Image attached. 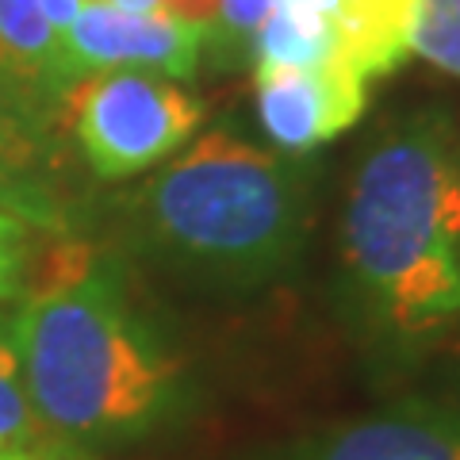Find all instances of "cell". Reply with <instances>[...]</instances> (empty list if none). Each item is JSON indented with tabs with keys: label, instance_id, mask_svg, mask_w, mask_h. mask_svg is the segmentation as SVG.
Masks as SVG:
<instances>
[{
	"label": "cell",
	"instance_id": "8",
	"mask_svg": "<svg viewBox=\"0 0 460 460\" xmlns=\"http://www.w3.org/2000/svg\"><path fill=\"white\" fill-rule=\"evenodd\" d=\"M0 208L31 230H66V204L54 181L50 119L0 84Z\"/></svg>",
	"mask_w": 460,
	"mask_h": 460
},
{
	"label": "cell",
	"instance_id": "6",
	"mask_svg": "<svg viewBox=\"0 0 460 460\" xmlns=\"http://www.w3.org/2000/svg\"><path fill=\"white\" fill-rule=\"evenodd\" d=\"M253 89L269 142L292 157L334 142L368 108V81L338 58L314 69H265L253 74Z\"/></svg>",
	"mask_w": 460,
	"mask_h": 460
},
{
	"label": "cell",
	"instance_id": "4",
	"mask_svg": "<svg viewBox=\"0 0 460 460\" xmlns=\"http://www.w3.org/2000/svg\"><path fill=\"white\" fill-rule=\"evenodd\" d=\"M58 111L100 181H127L169 162L204 123V100L146 69L84 74L66 89Z\"/></svg>",
	"mask_w": 460,
	"mask_h": 460
},
{
	"label": "cell",
	"instance_id": "16",
	"mask_svg": "<svg viewBox=\"0 0 460 460\" xmlns=\"http://www.w3.org/2000/svg\"><path fill=\"white\" fill-rule=\"evenodd\" d=\"M111 8H127V12H169V16L204 23L215 31V12H219V0H104Z\"/></svg>",
	"mask_w": 460,
	"mask_h": 460
},
{
	"label": "cell",
	"instance_id": "11",
	"mask_svg": "<svg viewBox=\"0 0 460 460\" xmlns=\"http://www.w3.org/2000/svg\"><path fill=\"white\" fill-rule=\"evenodd\" d=\"M253 74L265 69H314L334 58V27L323 16L269 8V16L250 39Z\"/></svg>",
	"mask_w": 460,
	"mask_h": 460
},
{
	"label": "cell",
	"instance_id": "10",
	"mask_svg": "<svg viewBox=\"0 0 460 460\" xmlns=\"http://www.w3.org/2000/svg\"><path fill=\"white\" fill-rule=\"evenodd\" d=\"M414 12L419 0H338L330 16L334 58L365 81L387 77L411 54Z\"/></svg>",
	"mask_w": 460,
	"mask_h": 460
},
{
	"label": "cell",
	"instance_id": "14",
	"mask_svg": "<svg viewBox=\"0 0 460 460\" xmlns=\"http://www.w3.org/2000/svg\"><path fill=\"white\" fill-rule=\"evenodd\" d=\"M269 16V0H219L215 12V54L226 62L250 54V39Z\"/></svg>",
	"mask_w": 460,
	"mask_h": 460
},
{
	"label": "cell",
	"instance_id": "2",
	"mask_svg": "<svg viewBox=\"0 0 460 460\" xmlns=\"http://www.w3.org/2000/svg\"><path fill=\"white\" fill-rule=\"evenodd\" d=\"M341 284L380 357H411L460 319V142L414 111L357 162L341 211Z\"/></svg>",
	"mask_w": 460,
	"mask_h": 460
},
{
	"label": "cell",
	"instance_id": "17",
	"mask_svg": "<svg viewBox=\"0 0 460 460\" xmlns=\"http://www.w3.org/2000/svg\"><path fill=\"white\" fill-rule=\"evenodd\" d=\"M269 8H284V12H299V16H323L330 20L338 8V0H269Z\"/></svg>",
	"mask_w": 460,
	"mask_h": 460
},
{
	"label": "cell",
	"instance_id": "7",
	"mask_svg": "<svg viewBox=\"0 0 460 460\" xmlns=\"http://www.w3.org/2000/svg\"><path fill=\"white\" fill-rule=\"evenodd\" d=\"M277 460H460L453 402L399 399L299 438Z\"/></svg>",
	"mask_w": 460,
	"mask_h": 460
},
{
	"label": "cell",
	"instance_id": "13",
	"mask_svg": "<svg viewBox=\"0 0 460 460\" xmlns=\"http://www.w3.org/2000/svg\"><path fill=\"white\" fill-rule=\"evenodd\" d=\"M411 54H419L441 74L460 77V0H419Z\"/></svg>",
	"mask_w": 460,
	"mask_h": 460
},
{
	"label": "cell",
	"instance_id": "19",
	"mask_svg": "<svg viewBox=\"0 0 460 460\" xmlns=\"http://www.w3.org/2000/svg\"><path fill=\"white\" fill-rule=\"evenodd\" d=\"M12 460H89V456H81L77 453V445H50V449H42V453H27V456H12Z\"/></svg>",
	"mask_w": 460,
	"mask_h": 460
},
{
	"label": "cell",
	"instance_id": "3",
	"mask_svg": "<svg viewBox=\"0 0 460 460\" xmlns=\"http://www.w3.org/2000/svg\"><path fill=\"white\" fill-rule=\"evenodd\" d=\"M138 242L199 284L250 292L304 253L311 172L253 142L211 131L172 154L131 199Z\"/></svg>",
	"mask_w": 460,
	"mask_h": 460
},
{
	"label": "cell",
	"instance_id": "9",
	"mask_svg": "<svg viewBox=\"0 0 460 460\" xmlns=\"http://www.w3.org/2000/svg\"><path fill=\"white\" fill-rule=\"evenodd\" d=\"M77 81L62 31L39 0H0V84L54 119L66 89Z\"/></svg>",
	"mask_w": 460,
	"mask_h": 460
},
{
	"label": "cell",
	"instance_id": "18",
	"mask_svg": "<svg viewBox=\"0 0 460 460\" xmlns=\"http://www.w3.org/2000/svg\"><path fill=\"white\" fill-rule=\"evenodd\" d=\"M39 4H42V12L50 16V23L58 27V31H66L69 20H74L77 12H81L84 0H39Z\"/></svg>",
	"mask_w": 460,
	"mask_h": 460
},
{
	"label": "cell",
	"instance_id": "12",
	"mask_svg": "<svg viewBox=\"0 0 460 460\" xmlns=\"http://www.w3.org/2000/svg\"><path fill=\"white\" fill-rule=\"evenodd\" d=\"M50 445H62V438H54L35 414L20 376L16 349H12L8 334H0V460L42 453Z\"/></svg>",
	"mask_w": 460,
	"mask_h": 460
},
{
	"label": "cell",
	"instance_id": "20",
	"mask_svg": "<svg viewBox=\"0 0 460 460\" xmlns=\"http://www.w3.org/2000/svg\"><path fill=\"white\" fill-rule=\"evenodd\" d=\"M456 411H460V407H456Z\"/></svg>",
	"mask_w": 460,
	"mask_h": 460
},
{
	"label": "cell",
	"instance_id": "5",
	"mask_svg": "<svg viewBox=\"0 0 460 460\" xmlns=\"http://www.w3.org/2000/svg\"><path fill=\"white\" fill-rule=\"evenodd\" d=\"M62 47L77 77L100 69H146L184 81L196 77L204 54L215 50V31L169 12H127L84 0L62 31Z\"/></svg>",
	"mask_w": 460,
	"mask_h": 460
},
{
	"label": "cell",
	"instance_id": "1",
	"mask_svg": "<svg viewBox=\"0 0 460 460\" xmlns=\"http://www.w3.org/2000/svg\"><path fill=\"white\" fill-rule=\"evenodd\" d=\"M4 334L35 414L66 445H123L189 407L184 368L115 257L58 238L27 269Z\"/></svg>",
	"mask_w": 460,
	"mask_h": 460
},
{
	"label": "cell",
	"instance_id": "15",
	"mask_svg": "<svg viewBox=\"0 0 460 460\" xmlns=\"http://www.w3.org/2000/svg\"><path fill=\"white\" fill-rule=\"evenodd\" d=\"M31 257V226L0 208V304L20 296Z\"/></svg>",
	"mask_w": 460,
	"mask_h": 460
}]
</instances>
